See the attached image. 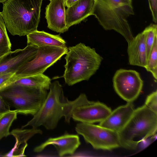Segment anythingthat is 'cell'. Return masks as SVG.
<instances>
[{
  "label": "cell",
  "mask_w": 157,
  "mask_h": 157,
  "mask_svg": "<svg viewBox=\"0 0 157 157\" xmlns=\"http://www.w3.org/2000/svg\"><path fill=\"white\" fill-rule=\"evenodd\" d=\"M47 90L11 84L0 90V95L17 113L34 116L39 110L48 94Z\"/></svg>",
  "instance_id": "cell-6"
},
{
  "label": "cell",
  "mask_w": 157,
  "mask_h": 157,
  "mask_svg": "<svg viewBox=\"0 0 157 157\" xmlns=\"http://www.w3.org/2000/svg\"><path fill=\"white\" fill-rule=\"evenodd\" d=\"M11 44L2 12H0V57L11 51Z\"/></svg>",
  "instance_id": "cell-21"
},
{
  "label": "cell",
  "mask_w": 157,
  "mask_h": 157,
  "mask_svg": "<svg viewBox=\"0 0 157 157\" xmlns=\"http://www.w3.org/2000/svg\"><path fill=\"white\" fill-rule=\"evenodd\" d=\"M43 0H9L3 3V17L11 35L23 36L37 30Z\"/></svg>",
  "instance_id": "cell-2"
},
{
  "label": "cell",
  "mask_w": 157,
  "mask_h": 157,
  "mask_svg": "<svg viewBox=\"0 0 157 157\" xmlns=\"http://www.w3.org/2000/svg\"><path fill=\"white\" fill-rule=\"evenodd\" d=\"M49 0L50 1H52V0Z\"/></svg>",
  "instance_id": "cell-31"
},
{
  "label": "cell",
  "mask_w": 157,
  "mask_h": 157,
  "mask_svg": "<svg viewBox=\"0 0 157 157\" xmlns=\"http://www.w3.org/2000/svg\"><path fill=\"white\" fill-rule=\"evenodd\" d=\"M134 14L132 0H94L91 13L105 30L116 31L128 44L134 37L126 19Z\"/></svg>",
  "instance_id": "cell-3"
},
{
  "label": "cell",
  "mask_w": 157,
  "mask_h": 157,
  "mask_svg": "<svg viewBox=\"0 0 157 157\" xmlns=\"http://www.w3.org/2000/svg\"><path fill=\"white\" fill-rule=\"evenodd\" d=\"M146 70L150 72L156 79L157 78V37L147 59L146 66Z\"/></svg>",
  "instance_id": "cell-23"
},
{
  "label": "cell",
  "mask_w": 157,
  "mask_h": 157,
  "mask_svg": "<svg viewBox=\"0 0 157 157\" xmlns=\"http://www.w3.org/2000/svg\"><path fill=\"white\" fill-rule=\"evenodd\" d=\"M26 36L27 45H33L38 47H66V41L59 35H53L43 31L36 30Z\"/></svg>",
  "instance_id": "cell-18"
},
{
  "label": "cell",
  "mask_w": 157,
  "mask_h": 157,
  "mask_svg": "<svg viewBox=\"0 0 157 157\" xmlns=\"http://www.w3.org/2000/svg\"><path fill=\"white\" fill-rule=\"evenodd\" d=\"M111 111V108L103 103L91 101L76 107L73 112L72 118L80 122L93 124L103 121Z\"/></svg>",
  "instance_id": "cell-11"
},
{
  "label": "cell",
  "mask_w": 157,
  "mask_h": 157,
  "mask_svg": "<svg viewBox=\"0 0 157 157\" xmlns=\"http://www.w3.org/2000/svg\"><path fill=\"white\" fill-rule=\"evenodd\" d=\"M9 0H0V2L3 3Z\"/></svg>",
  "instance_id": "cell-29"
},
{
  "label": "cell",
  "mask_w": 157,
  "mask_h": 157,
  "mask_svg": "<svg viewBox=\"0 0 157 157\" xmlns=\"http://www.w3.org/2000/svg\"><path fill=\"white\" fill-rule=\"evenodd\" d=\"M13 83L27 86L49 89L51 80L43 74L34 75L19 78Z\"/></svg>",
  "instance_id": "cell-19"
},
{
  "label": "cell",
  "mask_w": 157,
  "mask_h": 157,
  "mask_svg": "<svg viewBox=\"0 0 157 157\" xmlns=\"http://www.w3.org/2000/svg\"><path fill=\"white\" fill-rule=\"evenodd\" d=\"M17 113L11 110L0 117V140L10 135V128L13 121L17 118Z\"/></svg>",
  "instance_id": "cell-20"
},
{
  "label": "cell",
  "mask_w": 157,
  "mask_h": 157,
  "mask_svg": "<svg viewBox=\"0 0 157 157\" xmlns=\"http://www.w3.org/2000/svg\"><path fill=\"white\" fill-rule=\"evenodd\" d=\"M144 105L157 113V91L153 92L147 97Z\"/></svg>",
  "instance_id": "cell-25"
},
{
  "label": "cell",
  "mask_w": 157,
  "mask_h": 157,
  "mask_svg": "<svg viewBox=\"0 0 157 157\" xmlns=\"http://www.w3.org/2000/svg\"><path fill=\"white\" fill-rule=\"evenodd\" d=\"M38 47L33 59L24 64L16 72L17 77L21 78L43 74L47 68L59 60L68 51L67 47Z\"/></svg>",
  "instance_id": "cell-7"
},
{
  "label": "cell",
  "mask_w": 157,
  "mask_h": 157,
  "mask_svg": "<svg viewBox=\"0 0 157 157\" xmlns=\"http://www.w3.org/2000/svg\"><path fill=\"white\" fill-rule=\"evenodd\" d=\"M65 59L63 77L69 86L88 80L98 69L103 59L94 48L79 43L70 47Z\"/></svg>",
  "instance_id": "cell-4"
},
{
  "label": "cell",
  "mask_w": 157,
  "mask_h": 157,
  "mask_svg": "<svg viewBox=\"0 0 157 157\" xmlns=\"http://www.w3.org/2000/svg\"><path fill=\"white\" fill-rule=\"evenodd\" d=\"M75 129L94 149L111 151L120 147L118 132L99 125L80 122Z\"/></svg>",
  "instance_id": "cell-8"
},
{
  "label": "cell",
  "mask_w": 157,
  "mask_h": 157,
  "mask_svg": "<svg viewBox=\"0 0 157 157\" xmlns=\"http://www.w3.org/2000/svg\"><path fill=\"white\" fill-rule=\"evenodd\" d=\"M11 110L9 106L0 95V117Z\"/></svg>",
  "instance_id": "cell-27"
},
{
  "label": "cell",
  "mask_w": 157,
  "mask_h": 157,
  "mask_svg": "<svg viewBox=\"0 0 157 157\" xmlns=\"http://www.w3.org/2000/svg\"><path fill=\"white\" fill-rule=\"evenodd\" d=\"M128 44L127 52L129 64L145 67L147 58L145 37L143 33H139Z\"/></svg>",
  "instance_id": "cell-16"
},
{
  "label": "cell",
  "mask_w": 157,
  "mask_h": 157,
  "mask_svg": "<svg viewBox=\"0 0 157 157\" xmlns=\"http://www.w3.org/2000/svg\"><path fill=\"white\" fill-rule=\"evenodd\" d=\"M38 47L29 44L23 49L10 51L0 57V74L16 72L34 57Z\"/></svg>",
  "instance_id": "cell-10"
},
{
  "label": "cell",
  "mask_w": 157,
  "mask_h": 157,
  "mask_svg": "<svg viewBox=\"0 0 157 157\" xmlns=\"http://www.w3.org/2000/svg\"><path fill=\"white\" fill-rule=\"evenodd\" d=\"M157 130V113L144 105L135 109L126 125L118 132L120 147L134 150Z\"/></svg>",
  "instance_id": "cell-5"
},
{
  "label": "cell",
  "mask_w": 157,
  "mask_h": 157,
  "mask_svg": "<svg viewBox=\"0 0 157 157\" xmlns=\"http://www.w3.org/2000/svg\"><path fill=\"white\" fill-rule=\"evenodd\" d=\"M149 7L152 17L153 21L155 23L157 22V0H148Z\"/></svg>",
  "instance_id": "cell-26"
},
{
  "label": "cell",
  "mask_w": 157,
  "mask_h": 157,
  "mask_svg": "<svg viewBox=\"0 0 157 157\" xmlns=\"http://www.w3.org/2000/svg\"><path fill=\"white\" fill-rule=\"evenodd\" d=\"M42 131L38 128H32L31 129H16L10 132L16 139L14 147L6 156H24V152L28 146L27 141L36 134H42Z\"/></svg>",
  "instance_id": "cell-17"
},
{
  "label": "cell",
  "mask_w": 157,
  "mask_h": 157,
  "mask_svg": "<svg viewBox=\"0 0 157 157\" xmlns=\"http://www.w3.org/2000/svg\"><path fill=\"white\" fill-rule=\"evenodd\" d=\"M15 73L16 72H13L0 74V90L19 78L16 76Z\"/></svg>",
  "instance_id": "cell-24"
},
{
  "label": "cell",
  "mask_w": 157,
  "mask_h": 157,
  "mask_svg": "<svg viewBox=\"0 0 157 157\" xmlns=\"http://www.w3.org/2000/svg\"><path fill=\"white\" fill-rule=\"evenodd\" d=\"M81 144L77 135L65 134L61 136L50 138L34 149L35 152L43 151L47 146L52 145L56 148L58 155L63 156L67 155H73Z\"/></svg>",
  "instance_id": "cell-12"
},
{
  "label": "cell",
  "mask_w": 157,
  "mask_h": 157,
  "mask_svg": "<svg viewBox=\"0 0 157 157\" xmlns=\"http://www.w3.org/2000/svg\"><path fill=\"white\" fill-rule=\"evenodd\" d=\"M78 0H67L65 2V6L69 7Z\"/></svg>",
  "instance_id": "cell-28"
},
{
  "label": "cell",
  "mask_w": 157,
  "mask_h": 157,
  "mask_svg": "<svg viewBox=\"0 0 157 157\" xmlns=\"http://www.w3.org/2000/svg\"><path fill=\"white\" fill-rule=\"evenodd\" d=\"M45 17L48 27L60 33L68 31L66 22L64 0H52L46 8Z\"/></svg>",
  "instance_id": "cell-13"
},
{
  "label": "cell",
  "mask_w": 157,
  "mask_h": 157,
  "mask_svg": "<svg viewBox=\"0 0 157 157\" xmlns=\"http://www.w3.org/2000/svg\"><path fill=\"white\" fill-rule=\"evenodd\" d=\"M67 0H64L65 2H66V1H67Z\"/></svg>",
  "instance_id": "cell-30"
},
{
  "label": "cell",
  "mask_w": 157,
  "mask_h": 157,
  "mask_svg": "<svg viewBox=\"0 0 157 157\" xmlns=\"http://www.w3.org/2000/svg\"><path fill=\"white\" fill-rule=\"evenodd\" d=\"M49 90L39 110L22 128L28 126L38 128L42 126L47 130L53 129L62 117L69 123L74 109L91 101L84 93L81 94L74 100H69L64 96L62 86L58 81L51 83Z\"/></svg>",
  "instance_id": "cell-1"
},
{
  "label": "cell",
  "mask_w": 157,
  "mask_h": 157,
  "mask_svg": "<svg viewBox=\"0 0 157 157\" xmlns=\"http://www.w3.org/2000/svg\"><path fill=\"white\" fill-rule=\"evenodd\" d=\"M113 83L116 93L127 102H132L138 97L143 86V81L138 72L123 69L116 72Z\"/></svg>",
  "instance_id": "cell-9"
},
{
  "label": "cell",
  "mask_w": 157,
  "mask_h": 157,
  "mask_svg": "<svg viewBox=\"0 0 157 157\" xmlns=\"http://www.w3.org/2000/svg\"><path fill=\"white\" fill-rule=\"evenodd\" d=\"M94 0H78L66 10V22L68 30L91 15Z\"/></svg>",
  "instance_id": "cell-15"
},
{
  "label": "cell",
  "mask_w": 157,
  "mask_h": 157,
  "mask_svg": "<svg viewBox=\"0 0 157 157\" xmlns=\"http://www.w3.org/2000/svg\"><path fill=\"white\" fill-rule=\"evenodd\" d=\"M135 109L132 102H127L125 105L120 106L113 111L99 125L117 132L126 125Z\"/></svg>",
  "instance_id": "cell-14"
},
{
  "label": "cell",
  "mask_w": 157,
  "mask_h": 157,
  "mask_svg": "<svg viewBox=\"0 0 157 157\" xmlns=\"http://www.w3.org/2000/svg\"><path fill=\"white\" fill-rule=\"evenodd\" d=\"M144 33L146 48L147 59L149 56L155 39L157 37V25L151 24L147 27L142 32Z\"/></svg>",
  "instance_id": "cell-22"
}]
</instances>
